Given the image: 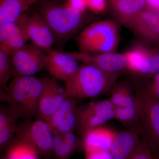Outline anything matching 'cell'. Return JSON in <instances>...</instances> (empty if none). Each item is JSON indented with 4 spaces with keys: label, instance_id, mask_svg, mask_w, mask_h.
<instances>
[{
    "label": "cell",
    "instance_id": "cell-34",
    "mask_svg": "<svg viewBox=\"0 0 159 159\" xmlns=\"http://www.w3.org/2000/svg\"><path fill=\"white\" fill-rule=\"evenodd\" d=\"M1 159H6V158H5V157H4L2 158Z\"/></svg>",
    "mask_w": 159,
    "mask_h": 159
},
{
    "label": "cell",
    "instance_id": "cell-13",
    "mask_svg": "<svg viewBox=\"0 0 159 159\" xmlns=\"http://www.w3.org/2000/svg\"><path fill=\"white\" fill-rule=\"evenodd\" d=\"M77 61L84 63L96 66L104 72L111 74H120L125 70L126 59L124 53H86L84 52H69Z\"/></svg>",
    "mask_w": 159,
    "mask_h": 159
},
{
    "label": "cell",
    "instance_id": "cell-26",
    "mask_svg": "<svg viewBox=\"0 0 159 159\" xmlns=\"http://www.w3.org/2000/svg\"><path fill=\"white\" fill-rule=\"evenodd\" d=\"M130 159H156L143 136L141 137L136 150Z\"/></svg>",
    "mask_w": 159,
    "mask_h": 159
},
{
    "label": "cell",
    "instance_id": "cell-33",
    "mask_svg": "<svg viewBox=\"0 0 159 159\" xmlns=\"http://www.w3.org/2000/svg\"><path fill=\"white\" fill-rule=\"evenodd\" d=\"M155 11H157V12H158V13H159V7H158V8H157V10H156Z\"/></svg>",
    "mask_w": 159,
    "mask_h": 159
},
{
    "label": "cell",
    "instance_id": "cell-9",
    "mask_svg": "<svg viewBox=\"0 0 159 159\" xmlns=\"http://www.w3.org/2000/svg\"><path fill=\"white\" fill-rule=\"evenodd\" d=\"M113 119H115V109L109 99L79 105L76 131L82 138L88 131Z\"/></svg>",
    "mask_w": 159,
    "mask_h": 159
},
{
    "label": "cell",
    "instance_id": "cell-14",
    "mask_svg": "<svg viewBox=\"0 0 159 159\" xmlns=\"http://www.w3.org/2000/svg\"><path fill=\"white\" fill-rule=\"evenodd\" d=\"M78 99L68 97L65 102L52 116L45 121L54 134L75 132L77 128Z\"/></svg>",
    "mask_w": 159,
    "mask_h": 159
},
{
    "label": "cell",
    "instance_id": "cell-25",
    "mask_svg": "<svg viewBox=\"0 0 159 159\" xmlns=\"http://www.w3.org/2000/svg\"><path fill=\"white\" fill-rule=\"evenodd\" d=\"M14 75V69L9 53L0 49V87L1 90H7V83Z\"/></svg>",
    "mask_w": 159,
    "mask_h": 159
},
{
    "label": "cell",
    "instance_id": "cell-12",
    "mask_svg": "<svg viewBox=\"0 0 159 159\" xmlns=\"http://www.w3.org/2000/svg\"><path fill=\"white\" fill-rule=\"evenodd\" d=\"M129 29L143 44L159 47V13L145 9L135 18Z\"/></svg>",
    "mask_w": 159,
    "mask_h": 159
},
{
    "label": "cell",
    "instance_id": "cell-16",
    "mask_svg": "<svg viewBox=\"0 0 159 159\" xmlns=\"http://www.w3.org/2000/svg\"><path fill=\"white\" fill-rule=\"evenodd\" d=\"M45 68L56 80L66 81L77 71L79 65L77 59L69 52L51 50L48 51Z\"/></svg>",
    "mask_w": 159,
    "mask_h": 159
},
{
    "label": "cell",
    "instance_id": "cell-29",
    "mask_svg": "<svg viewBox=\"0 0 159 159\" xmlns=\"http://www.w3.org/2000/svg\"><path fill=\"white\" fill-rule=\"evenodd\" d=\"M85 159H113L110 151L86 152Z\"/></svg>",
    "mask_w": 159,
    "mask_h": 159
},
{
    "label": "cell",
    "instance_id": "cell-27",
    "mask_svg": "<svg viewBox=\"0 0 159 159\" xmlns=\"http://www.w3.org/2000/svg\"><path fill=\"white\" fill-rule=\"evenodd\" d=\"M139 79L142 80L148 92L159 100V73L147 78Z\"/></svg>",
    "mask_w": 159,
    "mask_h": 159
},
{
    "label": "cell",
    "instance_id": "cell-6",
    "mask_svg": "<svg viewBox=\"0 0 159 159\" xmlns=\"http://www.w3.org/2000/svg\"><path fill=\"white\" fill-rule=\"evenodd\" d=\"M109 93V99L115 109V119L127 128L140 125L141 106L132 82L117 81Z\"/></svg>",
    "mask_w": 159,
    "mask_h": 159
},
{
    "label": "cell",
    "instance_id": "cell-3",
    "mask_svg": "<svg viewBox=\"0 0 159 159\" xmlns=\"http://www.w3.org/2000/svg\"><path fill=\"white\" fill-rule=\"evenodd\" d=\"M120 75L109 74L93 65L84 63L66 81L65 88L68 97L77 99L95 98L110 93Z\"/></svg>",
    "mask_w": 159,
    "mask_h": 159
},
{
    "label": "cell",
    "instance_id": "cell-31",
    "mask_svg": "<svg viewBox=\"0 0 159 159\" xmlns=\"http://www.w3.org/2000/svg\"><path fill=\"white\" fill-rule=\"evenodd\" d=\"M147 9L156 11L159 7V0H145Z\"/></svg>",
    "mask_w": 159,
    "mask_h": 159
},
{
    "label": "cell",
    "instance_id": "cell-30",
    "mask_svg": "<svg viewBox=\"0 0 159 159\" xmlns=\"http://www.w3.org/2000/svg\"><path fill=\"white\" fill-rule=\"evenodd\" d=\"M66 2L74 9L82 12L87 10L86 0H66Z\"/></svg>",
    "mask_w": 159,
    "mask_h": 159
},
{
    "label": "cell",
    "instance_id": "cell-4",
    "mask_svg": "<svg viewBox=\"0 0 159 159\" xmlns=\"http://www.w3.org/2000/svg\"><path fill=\"white\" fill-rule=\"evenodd\" d=\"M120 26L110 20L91 23L76 38L79 51L86 53L117 52L120 41Z\"/></svg>",
    "mask_w": 159,
    "mask_h": 159
},
{
    "label": "cell",
    "instance_id": "cell-19",
    "mask_svg": "<svg viewBox=\"0 0 159 159\" xmlns=\"http://www.w3.org/2000/svg\"><path fill=\"white\" fill-rule=\"evenodd\" d=\"M20 117L8 105L0 107V150L6 152L14 143Z\"/></svg>",
    "mask_w": 159,
    "mask_h": 159
},
{
    "label": "cell",
    "instance_id": "cell-2",
    "mask_svg": "<svg viewBox=\"0 0 159 159\" xmlns=\"http://www.w3.org/2000/svg\"><path fill=\"white\" fill-rule=\"evenodd\" d=\"M38 12L47 22L55 41L66 42L90 22L93 16L57 0H43Z\"/></svg>",
    "mask_w": 159,
    "mask_h": 159
},
{
    "label": "cell",
    "instance_id": "cell-21",
    "mask_svg": "<svg viewBox=\"0 0 159 159\" xmlns=\"http://www.w3.org/2000/svg\"><path fill=\"white\" fill-rule=\"evenodd\" d=\"M82 151H84L82 139L74 132L53 134L54 159H70L75 154Z\"/></svg>",
    "mask_w": 159,
    "mask_h": 159
},
{
    "label": "cell",
    "instance_id": "cell-36",
    "mask_svg": "<svg viewBox=\"0 0 159 159\" xmlns=\"http://www.w3.org/2000/svg\"></svg>",
    "mask_w": 159,
    "mask_h": 159
},
{
    "label": "cell",
    "instance_id": "cell-28",
    "mask_svg": "<svg viewBox=\"0 0 159 159\" xmlns=\"http://www.w3.org/2000/svg\"><path fill=\"white\" fill-rule=\"evenodd\" d=\"M107 0H86L87 9L95 14L103 13L107 9Z\"/></svg>",
    "mask_w": 159,
    "mask_h": 159
},
{
    "label": "cell",
    "instance_id": "cell-17",
    "mask_svg": "<svg viewBox=\"0 0 159 159\" xmlns=\"http://www.w3.org/2000/svg\"><path fill=\"white\" fill-rule=\"evenodd\" d=\"M142 136L141 126L118 132L110 150L113 159H130Z\"/></svg>",
    "mask_w": 159,
    "mask_h": 159
},
{
    "label": "cell",
    "instance_id": "cell-10",
    "mask_svg": "<svg viewBox=\"0 0 159 159\" xmlns=\"http://www.w3.org/2000/svg\"><path fill=\"white\" fill-rule=\"evenodd\" d=\"M14 69L13 77L34 76L45 67L48 52L34 43L26 44L9 54Z\"/></svg>",
    "mask_w": 159,
    "mask_h": 159
},
{
    "label": "cell",
    "instance_id": "cell-1",
    "mask_svg": "<svg viewBox=\"0 0 159 159\" xmlns=\"http://www.w3.org/2000/svg\"><path fill=\"white\" fill-rule=\"evenodd\" d=\"M51 80L15 77L7 90H1V101L7 103L23 121L32 120L37 117L40 98Z\"/></svg>",
    "mask_w": 159,
    "mask_h": 159
},
{
    "label": "cell",
    "instance_id": "cell-15",
    "mask_svg": "<svg viewBox=\"0 0 159 159\" xmlns=\"http://www.w3.org/2000/svg\"><path fill=\"white\" fill-rule=\"evenodd\" d=\"M68 97L65 88L56 80L51 79L40 98L36 118L48 119L62 106Z\"/></svg>",
    "mask_w": 159,
    "mask_h": 159
},
{
    "label": "cell",
    "instance_id": "cell-24",
    "mask_svg": "<svg viewBox=\"0 0 159 159\" xmlns=\"http://www.w3.org/2000/svg\"><path fill=\"white\" fill-rule=\"evenodd\" d=\"M6 152V159H38L39 156L32 148L16 140Z\"/></svg>",
    "mask_w": 159,
    "mask_h": 159
},
{
    "label": "cell",
    "instance_id": "cell-35",
    "mask_svg": "<svg viewBox=\"0 0 159 159\" xmlns=\"http://www.w3.org/2000/svg\"><path fill=\"white\" fill-rule=\"evenodd\" d=\"M108 1H109L110 2H111V1H113V0H108Z\"/></svg>",
    "mask_w": 159,
    "mask_h": 159
},
{
    "label": "cell",
    "instance_id": "cell-18",
    "mask_svg": "<svg viewBox=\"0 0 159 159\" xmlns=\"http://www.w3.org/2000/svg\"><path fill=\"white\" fill-rule=\"evenodd\" d=\"M118 132L104 125L91 129L81 138L84 151H110Z\"/></svg>",
    "mask_w": 159,
    "mask_h": 159
},
{
    "label": "cell",
    "instance_id": "cell-23",
    "mask_svg": "<svg viewBox=\"0 0 159 159\" xmlns=\"http://www.w3.org/2000/svg\"><path fill=\"white\" fill-rule=\"evenodd\" d=\"M29 7L25 0H0V26L17 21Z\"/></svg>",
    "mask_w": 159,
    "mask_h": 159
},
{
    "label": "cell",
    "instance_id": "cell-20",
    "mask_svg": "<svg viewBox=\"0 0 159 159\" xmlns=\"http://www.w3.org/2000/svg\"><path fill=\"white\" fill-rule=\"evenodd\" d=\"M110 3L118 23L129 29L135 18L147 8L145 0H113Z\"/></svg>",
    "mask_w": 159,
    "mask_h": 159
},
{
    "label": "cell",
    "instance_id": "cell-11",
    "mask_svg": "<svg viewBox=\"0 0 159 159\" xmlns=\"http://www.w3.org/2000/svg\"><path fill=\"white\" fill-rule=\"evenodd\" d=\"M32 43L48 52L55 42L54 34L47 22L37 11H27L17 21Z\"/></svg>",
    "mask_w": 159,
    "mask_h": 159
},
{
    "label": "cell",
    "instance_id": "cell-37",
    "mask_svg": "<svg viewBox=\"0 0 159 159\" xmlns=\"http://www.w3.org/2000/svg\"></svg>",
    "mask_w": 159,
    "mask_h": 159
},
{
    "label": "cell",
    "instance_id": "cell-32",
    "mask_svg": "<svg viewBox=\"0 0 159 159\" xmlns=\"http://www.w3.org/2000/svg\"><path fill=\"white\" fill-rule=\"evenodd\" d=\"M27 3V4L29 5V6H31V5H33L34 3L37 2L39 1H43V0H25Z\"/></svg>",
    "mask_w": 159,
    "mask_h": 159
},
{
    "label": "cell",
    "instance_id": "cell-7",
    "mask_svg": "<svg viewBox=\"0 0 159 159\" xmlns=\"http://www.w3.org/2000/svg\"><path fill=\"white\" fill-rule=\"evenodd\" d=\"M15 140L28 145L43 159H54L53 134L43 119L35 118L18 123Z\"/></svg>",
    "mask_w": 159,
    "mask_h": 159
},
{
    "label": "cell",
    "instance_id": "cell-22",
    "mask_svg": "<svg viewBox=\"0 0 159 159\" xmlns=\"http://www.w3.org/2000/svg\"><path fill=\"white\" fill-rule=\"evenodd\" d=\"M29 40L25 31L17 22L0 26V49L9 54L25 45Z\"/></svg>",
    "mask_w": 159,
    "mask_h": 159
},
{
    "label": "cell",
    "instance_id": "cell-5",
    "mask_svg": "<svg viewBox=\"0 0 159 159\" xmlns=\"http://www.w3.org/2000/svg\"><path fill=\"white\" fill-rule=\"evenodd\" d=\"M131 82L140 101L142 136L154 157L159 159V100L148 92L141 79Z\"/></svg>",
    "mask_w": 159,
    "mask_h": 159
},
{
    "label": "cell",
    "instance_id": "cell-8",
    "mask_svg": "<svg viewBox=\"0 0 159 159\" xmlns=\"http://www.w3.org/2000/svg\"><path fill=\"white\" fill-rule=\"evenodd\" d=\"M127 70L137 78H147L159 73V47L137 44L124 52Z\"/></svg>",
    "mask_w": 159,
    "mask_h": 159
}]
</instances>
